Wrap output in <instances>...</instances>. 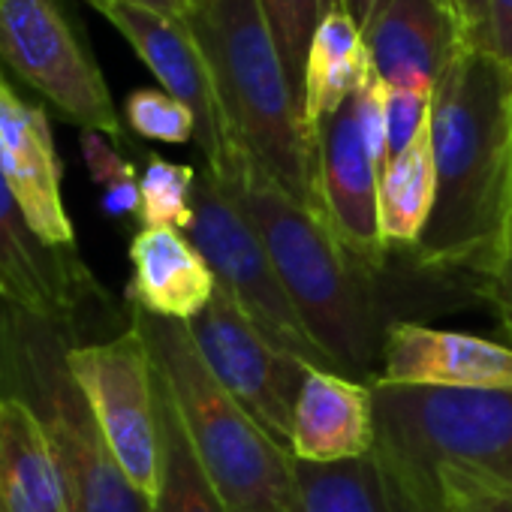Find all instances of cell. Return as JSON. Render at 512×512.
I'll return each instance as SVG.
<instances>
[{
  "mask_svg": "<svg viewBox=\"0 0 512 512\" xmlns=\"http://www.w3.org/2000/svg\"><path fill=\"white\" fill-rule=\"evenodd\" d=\"M157 380V422H160V485L151 512H229L220 491L208 479L181 416L154 368Z\"/></svg>",
  "mask_w": 512,
  "mask_h": 512,
  "instance_id": "23",
  "label": "cell"
},
{
  "mask_svg": "<svg viewBox=\"0 0 512 512\" xmlns=\"http://www.w3.org/2000/svg\"><path fill=\"white\" fill-rule=\"evenodd\" d=\"M374 452L434 482L446 464L512 476V389L377 386Z\"/></svg>",
  "mask_w": 512,
  "mask_h": 512,
  "instance_id": "6",
  "label": "cell"
},
{
  "mask_svg": "<svg viewBox=\"0 0 512 512\" xmlns=\"http://www.w3.org/2000/svg\"><path fill=\"white\" fill-rule=\"evenodd\" d=\"M377 386L512 389V347L410 320L383 332Z\"/></svg>",
  "mask_w": 512,
  "mask_h": 512,
  "instance_id": "15",
  "label": "cell"
},
{
  "mask_svg": "<svg viewBox=\"0 0 512 512\" xmlns=\"http://www.w3.org/2000/svg\"><path fill=\"white\" fill-rule=\"evenodd\" d=\"M485 52L512 73V0H488Z\"/></svg>",
  "mask_w": 512,
  "mask_h": 512,
  "instance_id": "32",
  "label": "cell"
},
{
  "mask_svg": "<svg viewBox=\"0 0 512 512\" xmlns=\"http://www.w3.org/2000/svg\"><path fill=\"white\" fill-rule=\"evenodd\" d=\"M0 70L64 121L124 139L112 91L67 0H0Z\"/></svg>",
  "mask_w": 512,
  "mask_h": 512,
  "instance_id": "7",
  "label": "cell"
},
{
  "mask_svg": "<svg viewBox=\"0 0 512 512\" xmlns=\"http://www.w3.org/2000/svg\"><path fill=\"white\" fill-rule=\"evenodd\" d=\"M353 97L317 130L320 202L338 244L374 275L389 250L380 235V175L362 142Z\"/></svg>",
  "mask_w": 512,
  "mask_h": 512,
  "instance_id": "14",
  "label": "cell"
},
{
  "mask_svg": "<svg viewBox=\"0 0 512 512\" xmlns=\"http://www.w3.org/2000/svg\"><path fill=\"white\" fill-rule=\"evenodd\" d=\"M389 88V85H386ZM431 118V94L410 88H389L386 94V127H389V160L401 154Z\"/></svg>",
  "mask_w": 512,
  "mask_h": 512,
  "instance_id": "30",
  "label": "cell"
},
{
  "mask_svg": "<svg viewBox=\"0 0 512 512\" xmlns=\"http://www.w3.org/2000/svg\"><path fill=\"white\" fill-rule=\"evenodd\" d=\"M127 299L136 311L190 323L205 311L217 290V278L193 241L172 226H142L130 241Z\"/></svg>",
  "mask_w": 512,
  "mask_h": 512,
  "instance_id": "18",
  "label": "cell"
},
{
  "mask_svg": "<svg viewBox=\"0 0 512 512\" xmlns=\"http://www.w3.org/2000/svg\"><path fill=\"white\" fill-rule=\"evenodd\" d=\"M371 67L389 88L434 94L461 43L449 0H386L362 31Z\"/></svg>",
  "mask_w": 512,
  "mask_h": 512,
  "instance_id": "16",
  "label": "cell"
},
{
  "mask_svg": "<svg viewBox=\"0 0 512 512\" xmlns=\"http://www.w3.org/2000/svg\"><path fill=\"white\" fill-rule=\"evenodd\" d=\"M187 329L226 392L281 449L290 452L296 398L308 368L314 365H305L269 344L220 284L205 311L193 317Z\"/></svg>",
  "mask_w": 512,
  "mask_h": 512,
  "instance_id": "10",
  "label": "cell"
},
{
  "mask_svg": "<svg viewBox=\"0 0 512 512\" xmlns=\"http://www.w3.org/2000/svg\"><path fill=\"white\" fill-rule=\"evenodd\" d=\"M482 296L497 311L500 326L512 335V235H509L506 253L500 256V263L482 278Z\"/></svg>",
  "mask_w": 512,
  "mask_h": 512,
  "instance_id": "31",
  "label": "cell"
},
{
  "mask_svg": "<svg viewBox=\"0 0 512 512\" xmlns=\"http://www.w3.org/2000/svg\"><path fill=\"white\" fill-rule=\"evenodd\" d=\"M0 172L28 226L49 247L76 250V229L61 193L64 166L49 112L25 100L4 70H0Z\"/></svg>",
  "mask_w": 512,
  "mask_h": 512,
  "instance_id": "13",
  "label": "cell"
},
{
  "mask_svg": "<svg viewBox=\"0 0 512 512\" xmlns=\"http://www.w3.org/2000/svg\"><path fill=\"white\" fill-rule=\"evenodd\" d=\"M124 118L130 130L151 142L184 145L196 139V118L193 112L166 94L163 88H136L124 100Z\"/></svg>",
  "mask_w": 512,
  "mask_h": 512,
  "instance_id": "28",
  "label": "cell"
},
{
  "mask_svg": "<svg viewBox=\"0 0 512 512\" xmlns=\"http://www.w3.org/2000/svg\"><path fill=\"white\" fill-rule=\"evenodd\" d=\"M85 166L94 178V184L103 190L100 205L112 220L124 217H139L142 208V193H139V175L130 160H124L103 133L97 130H82L79 136Z\"/></svg>",
  "mask_w": 512,
  "mask_h": 512,
  "instance_id": "26",
  "label": "cell"
},
{
  "mask_svg": "<svg viewBox=\"0 0 512 512\" xmlns=\"http://www.w3.org/2000/svg\"><path fill=\"white\" fill-rule=\"evenodd\" d=\"M181 22L205 58L226 148L241 151L323 217L317 139L260 0H190Z\"/></svg>",
  "mask_w": 512,
  "mask_h": 512,
  "instance_id": "2",
  "label": "cell"
},
{
  "mask_svg": "<svg viewBox=\"0 0 512 512\" xmlns=\"http://www.w3.org/2000/svg\"><path fill=\"white\" fill-rule=\"evenodd\" d=\"M263 19L272 31L275 49L284 61V70L305 100V73L314 34L329 10H335V0H260Z\"/></svg>",
  "mask_w": 512,
  "mask_h": 512,
  "instance_id": "24",
  "label": "cell"
},
{
  "mask_svg": "<svg viewBox=\"0 0 512 512\" xmlns=\"http://www.w3.org/2000/svg\"><path fill=\"white\" fill-rule=\"evenodd\" d=\"M434 148H431V118L419 136L395 154L380 172V235L386 250H413L434 208Z\"/></svg>",
  "mask_w": 512,
  "mask_h": 512,
  "instance_id": "22",
  "label": "cell"
},
{
  "mask_svg": "<svg viewBox=\"0 0 512 512\" xmlns=\"http://www.w3.org/2000/svg\"><path fill=\"white\" fill-rule=\"evenodd\" d=\"M181 425L229 512L296 509L293 455L281 449L205 365L187 323L133 311Z\"/></svg>",
  "mask_w": 512,
  "mask_h": 512,
  "instance_id": "4",
  "label": "cell"
},
{
  "mask_svg": "<svg viewBox=\"0 0 512 512\" xmlns=\"http://www.w3.org/2000/svg\"><path fill=\"white\" fill-rule=\"evenodd\" d=\"M374 392L329 368H308L296 398L290 455L308 464L365 458L374 449Z\"/></svg>",
  "mask_w": 512,
  "mask_h": 512,
  "instance_id": "17",
  "label": "cell"
},
{
  "mask_svg": "<svg viewBox=\"0 0 512 512\" xmlns=\"http://www.w3.org/2000/svg\"><path fill=\"white\" fill-rule=\"evenodd\" d=\"M76 326L46 323L0 302V398H22L46 428L70 512H151L106 446L67 350Z\"/></svg>",
  "mask_w": 512,
  "mask_h": 512,
  "instance_id": "5",
  "label": "cell"
},
{
  "mask_svg": "<svg viewBox=\"0 0 512 512\" xmlns=\"http://www.w3.org/2000/svg\"><path fill=\"white\" fill-rule=\"evenodd\" d=\"M196 169L187 163H172L160 154H148V163L139 175L142 226H172L187 229L193 220V187Z\"/></svg>",
  "mask_w": 512,
  "mask_h": 512,
  "instance_id": "25",
  "label": "cell"
},
{
  "mask_svg": "<svg viewBox=\"0 0 512 512\" xmlns=\"http://www.w3.org/2000/svg\"><path fill=\"white\" fill-rule=\"evenodd\" d=\"M434 208L410 250L422 272L485 278L512 235V73L461 46L431 94Z\"/></svg>",
  "mask_w": 512,
  "mask_h": 512,
  "instance_id": "1",
  "label": "cell"
},
{
  "mask_svg": "<svg viewBox=\"0 0 512 512\" xmlns=\"http://www.w3.org/2000/svg\"><path fill=\"white\" fill-rule=\"evenodd\" d=\"M133 4H139V7H148V10H154V13H160V16H169V19H184V13H187V7H190V0H133Z\"/></svg>",
  "mask_w": 512,
  "mask_h": 512,
  "instance_id": "35",
  "label": "cell"
},
{
  "mask_svg": "<svg viewBox=\"0 0 512 512\" xmlns=\"http://www.w3.org/2000/svg\"><path fill=\"white\" fill-rule=\"evenodd\" d=\"M293 479L299 512H434L407 497L380 470L374 452L338 464L293 458Z\"/></svg>",
  "mask_w": 512,
  "mask_h": 512,
  "instance_id": "21",
  "label": "cell"
},
{
  "mask_svg": "<svg viewBox=\"0 0 512 512\" xmlns=\"http://www.w3.org/2000/svg\"><path fill=\"white\" fill-rule=\"evenodd\" d=\"M386 82L371 70V76L362 82V88L356 91V121H359V133L362 142L368 148V157L377 169V175L383 172V166L389 163V127H386Z\"/></svg>",
  "mask_w": 512,
  "mask_h": 512,
  "instance_id": "29",
  "label": "cell"
},
{
  "mask_svg": "<svg viewBox=\"0 0 512 512\" xmlns=\"http://www.w3.org/2000/svg\"><path fill=\"white\" fill-rule=\"evenodd\" d=\"M0 512H70L46 428L13 395L0 398Z\"/></svg>",
  "mask_w": 512,
  "mask_h": 512,
  "instance_id": "19",
  "label": "cell"
},
{
  "mask_svg": "<svg viewBox=\"0 0 512 512\" xmlns=\"http://www.w3.org/2000/svg\"><path fill=\"white\" fill-rule=\"evenodd\" d=\"M184 235L205 256L217 284L241 305L269 344L302 359L305 365L335 371L290 302L260 232L208 169L196 175L193 220Z\"/></svg>",
  "mask_w": 512,
  "mask_h": 512,
  "instance_id": "8",
  "label": "cell"
},
{
  "mask_svg": "<svg viewBox=\"0 0 512 512\" xmlns=\"http://www.w3.org/2000/svg\"><path fill=\"white\" fill-rule=\"evenodd\" d=\"M386 4V0H335V7H341L362 31L368 28V22L374 19V13Z\"/></svg>",
  "mask_w": 512,
  "mask_h": 512,
  "instance_id": "34",
  "label": "cell"
},
{
  "mask_svg": "<svg viewBox=\"0 0 512 512\" xmlns=\"http://www.w3.org/2000/svg\"><path fill=\"white\" fill-rule=\"evenodd\" d=\"M214 178L260 232L290 302L329 365L362 383L383 350L374 293L368 287L371 272L338 244L317 211L296 202L241 151L229 148L226 166Z\"/></svg>",
  "mask_w": 512,
  "mask_h": 512,
  "instance_id": "3",
  "label": "cell"
},
{
  "mask_svg": "<svg viewBox=\"0 0 512 512\" xmlns=\"http://www.w3.org/2000/svg\"><path fill=\"white\" fill-rule=\"evenodd\" d=\"M371 52L362 28L341 10H329L314 34L305 73V118L317 130L362 88L371 76Z\"/></svg>",
  "mask_w": 512,
  "mask_h": 512,
  "instance_id": "20",
  "label": "cell"
},
{
  "mask_svg": "<svg viewBox=\"0 0 512 512\" xmlns=\"http://www.w3.org/2000/svg\"><path fill=\"white\" fill-rule=\"evenodd\" d=\"M287 512H299V509H287Z\"/></svg>",
  "mask_w": 512,
  "mask_h": 512,
  "instance_id": "36",
  "label": "cell"
},
{
  "mask_svg": "<svg viewBox=\"0 0 512 512\" xmlns=\"http://www.w3.org/2000/svg\"><path fill=\"white\" fill-rule=\"evenodd\" d=\"M443 512H512V476L446 464L434 470Z\"/></svg>",
  "mask_w": 512,
  "mask_h": 512,
  "instance_id": "27",
  "label": "cell"
},
{
  "mask_svg": "<svg viewBox=\"0 0 512 512\" xmlns=\"http://www.w3.org/2000/svg\"><path fill=\"white\" fill-rule=\"evenodd\" d=\"M70 374L85 395L97 428L133 488L154 503L160 485V422L151 350L130 326L97 344H70Z\"/></svg>",
  "mask_w": 512,
  "mask_h": 512,
  "instance_id": "9",
  "label": "cell"
},
{
  "mask_svg": "<svg viewBox=\"0 0 512 512\" xmlns=\"http://www.w3.org/2000/svg\"><path fill=\"white\" fill-rule=\"evenodd\" d=\"M103 299L100 284L76 250L49 247L28 226L0 172V302L46 323L76 326L79 311Z\"/></svg>",
  "mask_w": 512,
  "mask_h": 512,
  "instance_id": "12",
  "label": "cell"
},
{
  "mask_svg": "<svg viewBox=\"0 0 512 512\" xmlns=\"http://www.w3.org/2000/svg\"><path fill=\"white\" fill-rule=\"evenodd\" d=\"M458 28H461V43L467 49H482L485 52V28H488V0H449Z\"/></svg>",
  "mask_w": 512,
  "mask_h": 512,
  "instance_id": "33",
  "label": "cell"
},
{
  "mask_svg": "<svg viewBox=\"0 0 512 512\" xmlns=\"http://www.w3.org/2000/svg\"><path fill=\"white\" fill-rule=\"evenodd\" d=\"M94 7L142 58V64L154 73L160 88L181 100L196 118V145L205 157L208 172H223L229 148L226 133L214 97V85L205 67V58L184 22L160 16L133 0H85Z\"/></svg>",
  "mask_w": 512,
  "mask_h": 512,
  "instance_id": "11",
  "label": "cell"
}]
</instances>
